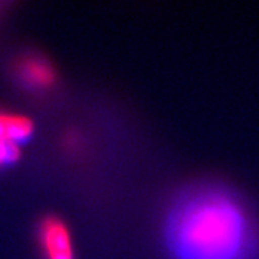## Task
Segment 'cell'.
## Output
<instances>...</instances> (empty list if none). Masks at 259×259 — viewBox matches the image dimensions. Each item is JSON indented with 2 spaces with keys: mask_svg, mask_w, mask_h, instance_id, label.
<instances>
[{
  "mask_svg": "<svg viewBox=\"0 0 259 259\" xmlns=\"http://www.w3.org/2000/svg\"><path fill=\"white\" fill-rule=\"evenodd\" d=\"M180 259H245L252 246L243 209L222 193H206L183 206L170 228Z\"/></svg>",
  "mask_w": 259,
  "mask_h": 259,
  "instance_id": "obj_1",
  "label": "cell"
},
{
  "mask_svg": "<svg viewBox=\"0 0 259 259\" xmlns=\"http://www.w3.org/2000/svg\"><path fill=\"white\" fill-rule=\"evenodd\" d=\"M40 242L47 259H74L72 239L60 220L51 217L41 224Z\"/></svg>",
  "mask_w": 259,
  "mask_h": 259,
  "instance_id": "obj_2",
  "label": "cell"
},
{
  "mask_svg": "<svg viewBox=\"0 0 259 259\" xmlns=\"http://www.w3.org/2000/svg\"><path fill=\"white\" fill-rule=\"evenodd\" d=\"M17 74L25 85L34 89H44L52 85L55 72L48 61L38 56L24 57L17 65Z\"/></svg>",
  "mask_w": 259,
  "mask_h": 259,
  "instance_id": "obj_3",
  "label": "cell"
},
{
  "mask_svg": "<svg viewBox=\"0 0 259 259\" xmlns=\"http://www.w3.org/2000/svg\"><path fill=\"white\" fill-rule=\"evenodd\" d=\"M33 124L28 118L0 111V142L19 146L31 137Z\"/></svg>",
  "mask_w": 259,
  "mask_h": 259,
  "instance_id": "obj_4",
  "label": "cell"
}]
</instances>
